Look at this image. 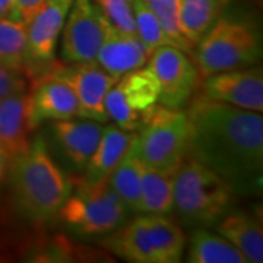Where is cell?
I'll return each instance as SVG.
<instances>
[{"label":"cell","mask_w":263,"mask_h":263,"mask_svg":"<svg viewBox=\"0 0 263 263\" xmlns=\"http://www.w3.org/2000/svg\"><path fill=\"white\" fill-rule=\"evenodd\" d=\"M186 116L192 158L215 171L235 193L257 195L263 173L262 114L200 97Z\"/></svg>","instance_id":"1"},{"label":"cell","mask_w":263,"mask_h":263,"mask_svg":"<svg viewBox=\"0 0 263 263\" xmlns=\"http://www.w3.org/2000/svg\"><path fill=\"white\" fill-rule=\"evenodd\" d=\"M10 186L24 215L35 222L57 216L72 193V183L50 158L44 142L38 138L21 155L9 160Z\"/></svg>","instance_id":"2"},{"label":"cell","mask_w":263,"mask_h":263,"mask_svg":"<svg viewBox=\"0 0 263 263\" xmlns=\"http://www.w3.org/2000/svg\"><path fill=\"white\" fill-rule=\"evenodd\" d=\"M196 46L195 65L205 78L249 67L262 57L260 34L254 24L243 19L218 18Z\"/></svg>","instance_id":"3"},{"label":"cell","mask_w":263,"mask_h":263,"mask_svg":"<svg viewBox=\"0 0 263 263\" xmlns=\"http://www.w3.org/2000/svg\"><path fill=\"white\" fill-rule=\"evenodd\" d=\"M233 189L195 158L181 161L174 176L173 205L189 224H212L226 214Z\"/></svg>","instance_id":"4"},{"label":"cell","mask_w":263,"mask_h":263,"mask_svg":"<svg viewBox=\"0 0 263 263\" xmlns=\"http://www.w3.org/2000/svg\"><path fill=\"white\" fill-rule=\"evenodd\" d=\"M138 135L141 161L154 168L176 170L187 152L189 120L180 108L157 105Z\"/></svg>","instance_id":"5"},{"label":"cell","mask_w":263,"mask_h":263,"mask_svg":"<svg viewBox=\"0 0 263 263\" xmlns=\"http://www.w3.org/2000/svg\"><path fill=\"white\" fill-rule=\"evenodd\" d=\"M126 212L127 208L107 179L95 184L82 183L57 216L81 234H105L122 226Z\"/></svg>","instance_id":"6"},{"label":"cell","mask_w":263,"mask_h":263,"mask_svg":"<svg viewBox=\"0 0 263 263\" xmlns=\"http://www.w3.org/2000/svg\"><path fill=\"white\" fill-rule=\"evenodd\" d=\"M160 84L149 67H139L117 79L105 97L108 119L127 132L142 127L158 104Z\"/></svg>","instance_id":"7"},{"label":"cell","mask_w":263,"mask_h":263,"mask_svg":"<svg viewBox=\"0 0 263 263\" xmlns=\"http://www.w3.org/2000/svg\"><path fill=\"white\" fill-rule=\"evenodd\" d=\"M111 22L92 0H73L63 25L62 57L69 63L95 62Z\"/></svg>","instance_id":"8"},{"label":"cell","mask_w":263,"mask_h":263,"mask_svg":"<svg viewBox=\"0 0 263 263\" xmlns=\"http://www.w3.org/2000/svg\"><path fill=\"white\" fill-rule=\"evenodd\" d=\"M148 67L160 84L158 103L180 108L187 101L197 84L196 65L187 53L173 46H161L149 54Z\"/></svg>","instance_id":"9"},{"label":"cell","mask_w":263,"mask_h":263,"mask_svg":"<svg viewBox=\"0 0 263 263\" xmlns=\"http://www.w3.org/2000/svg\"><path fill=\"white\" fill-rule=\"evenodd\" d=\"M53 72L73 89L78 100L79 117L98 123L108 122L105 97L117 82L114 76L107 73L95 62L75 63L72 67H60Z\"/></svg>","instance_id":"10"},{"label":"cell","mask_w":263,"mask_h":263,"mask_svg":"<svg viewBox=\"0 0 263 263\" xmlns=\"http://www.w3.org/2000/svg\"><path fill=\"white\" fill-rule=\"evenodd\" d=\"M203 97L238 108L262 113L263 73L262 69H237L206 76Z\"/></svg>","instance_id":"11"},{"label":"cell","mask_w":263,"mask_h":263,"mask_svg":"<svg viewBox=\"0 0 263 263\" xmlns=\"http://www.w3.org/2000/svg\"><path fill=\"white\" fill-rule=\"evenodd\" d=\"M79 116L78 100L70 85L54 72L44 75L28 94L31 130L47 120H66Z\"/></svg>","instance_id":"12"},{"label":"cell","mask_w":263,"mask_h":263,"mask_svg":"<svg viewBox=\"0 0 263 263\" xmlns=\"http://www.w3.org/2000/svg\"><path fill=\"white\" fill-rule=\"evenodd\" d=\"M73 0H44L27 24L31 59L48 63L56 56L59 35L63 29Z\"/></svg>","instance_id":"13"},{"label":"cell","mask_w":263,"mask_h":263,"mask_svg":"<svg viewBox=\"0 0 263 263\" xmlns=\"http://www.w3.org/2000/svg\"><path fill=\"white\" fill-rule=\"evenodd\" d=\"M148 59L149 53L139 38L122 32L111 24L95 62L107 73L119 79L132 70L145 66Z\"/></svg>","instance_id":"14"},{"label":"cell","mask_w":263,"mask_h":263,"mask_svg":"<svg viewBox=\"0 0 263 263\" xmlns=\"http://www.w3.org/2000/svg\"><path fill=\"white\" fill-rule=\"evenodd\" d=\"M28 94L27 91L10 95L0 101V149L9 160L29 148Z\"/></svg>","instance_id":"15"},{"label":"cell","mask_w":263,"mask_h":263,"mask_svg":"<svg viewBox=\"0 0 263 263\" xmlns=\"http://www.w3.org/2000/svg\"><path fill=\"white\" fill-rule=\"evenodd\" d=\"M53 132L67 160L76 168L84 170L103 136L104 127L101 123L94 120L81 122L66 119L56 120L53 124Z\"/></svg>","instance_id":"16"},{"label":"cell","mask_w":263,"mask_h":263,"mask_svg":"<svg viewBox=\"0 0 263 263\" xmlns=\"http://www.w3.org/2000/svg\"><path fill=\"white\" fill-rule=\"evenodd\" d=\"M135 133L119 127L117 124H110L104 127L103 136L95 148L92 157L85 165V176L82 183L95 184L103 180L110 179L113 170L122 160L123 154L130 145Z\"/></svg>","instance_id":"17"},{"label":"cell","mask_w":263,"mask_h":263,"mask_svg":"<svg viewBox=\"0 0 263 263\" xmlns=\"http://www.w3.org/2000/svg\"><path fill=\"white\" fill-rule=\"evenodd\" d=\"M218 233L245 254L249 263L263 260L262 224L254 216L243 212L231 214L219 222Z\"/></svg>","instance_id":"18"},{"label":"cell","mask_w":263,"mask_h":263,"mask_svg":"<svg viewBox=\"0 0 263 263\" xmlns=\"http://www.w3.org/2000/svg\"><path fill=\"white\" fill-rule=\"evenodd\" d=\"M157 263H177L186 247V237L177 222L165 214L143 215Z\"/></svg>","instance_id":"19"},{"label":"cell","mask_w":263,"mask_h":263,"mask_svg":"<svg viewBox=\"0 0 263 263\" xmlns=\"http://www.w3.org/2000/svg\"><path fill=\"white\" fill-rule=\"evenodd\" d=\"M142 161L138 154V133H135L130 145L123 154L122 160L110 176V186L120 196L127 211L141 212V179Z\"/></svg>","instance_id":"20"},{"label":"cell","mask_w":263,"mask_h":263,"mask_svg":"<svg viewBox=\"0 0 263 263\" xmlns=\"http://www.w3.org/2000/svg\"><path fill=\"white\" fill-rule=\"evenodd\" d=\"M176 171L154 168L145 164L142 165L141 203H139L141 212L168 214L174 208L173 187H174Z\"/></svg>","instance_id":"21"},{"label":"cell","mask_w":263,"mask_h":263,"mask_svg":"<svg viewBox=\"0 0 263 263\" xmlns=\"http://www.w3.org/2000/svg\"><path fill=\"white\" fill-rule=\"evenodd\" d=\"M104 245L113 253L135 263H157L143 216L111 234Z\"/></svg>","instance_id":"22"},{"label":"cell","mask_w":263,"mask_h":263,"mask_svg":"<svg viewBox=\"0 0 263 263\" xmlns=\"http://www.w3.org/2000/svg\"><path fill=\"white\" fill-rule=\"evenodd\" d=\"M224 5L226 0H179L180 27L193 46L215 24Z\"/></svg>","instance_id":"23"},{"label":"cell","mask_w":263,"mask_h":263,"mask_svg":"<svg viewBox=\"0 0 263 263\" xmlns=\"http://www.w3.org/2000/svg\"><path fill=\"white\" fill-rule=\"evenodd\" d=\"M0 63L29 73L34 60L28 48L27 25L10 18L0 19Z\"/></svg>","instance_id":"24"},{"label":"cell","mask_w":263,"mask_h":263,"mask_svg":"<svg viewBox=\"0 0 263 263\" xmlns=\"http://www.w3.org/2000/svg\"><path fill=\"white\" fill-rule=\"evenodd\" d=\"M187 260L190 263H249L245 254L227 238L205 230H197L192 235Z\"/></svg>","instance_id":"25"},{"label":"cell","mask_w":263,"mask_h":263,"mask_svg":"<svg viewBox=\"0 0 263 263\" xmlns=\"http://www.w3.org/2000/svg\"><path fill=\"white\" fill-rule=\"evenodd\" d=\"M148 8L152 10L155 18L158 19L161 28L165 32L170 44L173 47L183 50L184 53L192 54L195 46L184 37L179 18V0H143Z\"/></svg>","instance_id":"26"},{"label":"cell","mask_w":263,"mask_h":263,"mask_svg":"<svg viewBox=\"0 0 263 263\" xmlns=\"http://www.w3.org/2000/svg\"><path fill=\"white\" fill-rule=\"evenodd\" d=\"M135 25H136V37L146 47L148 53H152L155 48L161 46H171L165 32L161 28L158 19L148 8L143 0H132Z\"/></svg>","instance_id":"27"},{"label":"cell","mask_w":263,"mask_h":263,"mask_svg":"<svg viewBox=\"0 0 263 263\" xmlns=\"http://www.w3.org/2000/svg\"><path fill=\"white\" fill-rule=\"evenodd\" d=\"M98 6L103 9L105 16L113 24V27L136 37V25L132 0H97Z\"/></svg>","instance_id":"28"},{"label":"cell","mask_w":263,"mask_h":263,"mask_svg":"<svg viewBox=\"0 0 263 263\" xmlns=\"http://www.w3.org/2000/svg\"><path fill=\"white\" fill-rule=\"evenodd\" d=\"M24 91H27V79L24 73L0 63V101Z\"/></svg>","instance_id":"29"},{"label":"cell","mask_w":263,"mask_h":263,"mask_svg":"<svg viewBox=\"0 0 263 263\" xmlns=\"http://www.w3.org/2000/svg\"><path fill=\"white\" fill-rule=\"evenodd\" d=\"M44 0H12V15L10 19L22 24H28L32 15L37 12Z\"/></svg>","instance_id":"30"},{"label":"cell","mask_w":263,"mask_h":263,"mask_svg":"<svg viewBox=\"0 0 263 263\" xmlns=\"http://www.w3.org/2000/svg\"><path fill=\"white\" fill-rule=\"evenodd\" d=\"M12 15V0H0V19L10 18Z\"/></svg>","instance_id":"31"},{"label":"cell","mask_w":263,"mask_h":263,"mask_svg":"<svg viewBox=\"0 0 263 263\" xmlns=\"http://www.w3.org/2000/svg\"><path fill=\"white\" fill-rule=\"evenodd\" d=\"M8 165H9V157L0 149V180L3 179V176L8 170Z\"/></svg>","instance_id":"32"}]
</instances>
